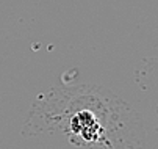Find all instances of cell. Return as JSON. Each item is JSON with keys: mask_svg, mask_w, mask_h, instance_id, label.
Masks as SVG:
<instances>
[{"mask_svg": "<svg viewBox=\"0 0 158 149\" xmlns=\"http://www.w3.org/2000/svg\"><path fill=\"white\" fill-rule=\"evenodd\" d=\"M25 134H52L83 149H144L139 122L127 104L103 88L77 85L42 94Z\"/></svg>", "mask_w": 158, "mask_h": 149, "instance_id": "1", "label": "cell"}]
</instances>
